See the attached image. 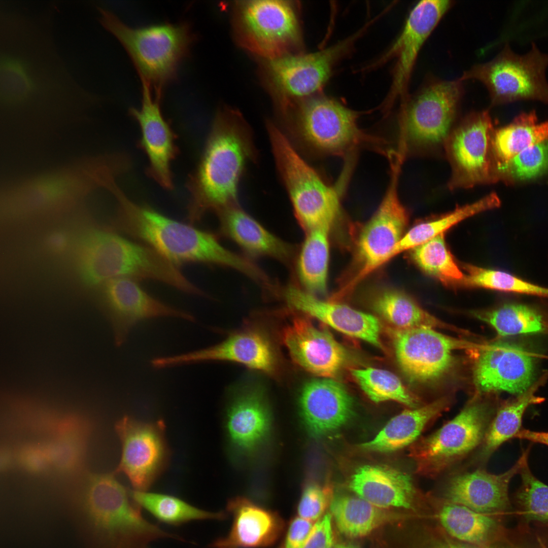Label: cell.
Instances as JSON below:
<instances>
[{
  "instance_id": "48",
  "label": "cell",
  "mask_w": 548,
  "mask_h": 548,
  "mask_svg": "<svg viewBox=\"0 0 548 548\" xmlns=\"http://www.w3.org/2000/svg\"><path fill=\"white\" fill-rule=\"evenodd\" d=\"M326 513L313 525L302 548H330L333 542L332 516Z\"/></svg>"
},
{
  "instance_id": "30",
  "label": "cell",
  "mask_w": 548,
  "mask_h": 548,
  "mask_svg": "<svg viewBox=\"0 0 548 548\" xmlns=\"http://www.w3.org/2000/svg\"><path fill=\"white\" fill-rule=\"evenodd\" d=\"M270 427L269 409L260 389L248 390L235 398L229 409L227 427L236 447L251 452L266 437Z\"/></svg>"
},
{
  "instance_id": "44",
  "label": "cell",
  "mask_w": 548,
  "mask_h": 548,
  "mask_svg": "<svg viewBox=\"0 0 548 548\" xmlns=\"http://www.w3.org/2000/svg\"><path fill=\"white\" fill-rule=\"evenodd\" d=\"M519 474L521 484L513 499L516 517L526 522L548 524V486L533 474L528 463Z\"/></svg>"
},
{
  "instance_id": "50",
  "label": "cell",
  "mask_w": 548,
  "mask_h": 548,
  "mask_svg": "<svg viewBox=\"0 0 548 548\" xmlns=\"http://www.w3.org/2000/svg\"><path fill=\"white\" fill-rule=\"evenodd\" d=\"M49 456L45 452L36 448H30L25 450L23 455L25 465L33 470H39L43 467Z\"/></svg>"
},
{
  "instance_id": "41",
  "label": "cell",
  "mask_w": 548,
  "mask_h": 548,
  "mask_svg": "<svg viewBox=\"0 0 548 548\" xmlns=\"http://www.w3.org/2000/svg\"><path fill=\"white\" fill-rule=\"evenodd\" d=\"M415 263L425 272L446 286H460L465 277L459 268L444 240V233L410 250Z\"/></svg>"
},
{
  "instance_id": "4",
  "label": "cell",
  "mask_w": 548,
  "mask_h": 548,
  "mask_svg": "<svg viewBox=\"0 0 548 548\" xmlns=\"http://www.w3.org/2000/svg\"><path fill=\"white\" fill-rule=\"evenodd\" d=\"M359 115L338 101L317 94L297 102L283 117L295 139L317 154L345 157L365 146L384 153L381 148L384 142L359 127Z\"/></svg>"
},
{
  "instance_id": "45",
  "label": "cell",
  "mask_w": 548,
  "mask_h": 548,
  "mask_svg": "<svg viewBox=\"0 0 548 548\" xmlns=\"http://www.w3.org/2000/svg\"><path fill=\"white\" fill-rule=\"evenodd\" d=\"M463 268L466 273L461 286L548 298L547 288L532 283L510 273L470 264H465Z\"/></svg>"
},
{
  "instance_id": "37",
  "label": "cell",
  "mask_w": 548,
  "mask_h": 548,
  "mask_svg": "<svg viewBox=\"0 0 548 548\" xmlns=\"http://www.w3.org/2000/svg\"><path fill=\"white\" fill-rule=\"evenodd\" d=\"M500 204L498 195L492 192L473 203L458 207L438 219L417 224L403 235L391 252L389 260L444 233L459 222L481 212L498 208Z\"/></svg>"
},
{
  "instance_id": "15",
  "label": "cell",
  "mask_w": 548,
  "mask_h": 548,
  "mask_svg": "<svg viewBox=\"0 0 548 548\" xmlns=\"http://www.w3.org/2000/svg\"><path fill=\"white\" fill-rule=\"evenodd\" d=\"M390 181L377 210L364 227L357 248L358 272L343 288L349 290L372 271L389 260L394 247L404 235L408 221V213L398 195L399 179L403 160L398 157L389 159Z\"/></svg>"
},
{
  "instance_id": "14",
  "label": "cell",
  "mask_w": 548,
  "mask_h": 548,
  "mask_svg": "<svg viewBox=\"0 0 548 548\" xmlns=\"http://www.w3.org/2000/svg\"><path fill=\"white\" fill-rule=\"evenodd\" d=\"M495 128L488 110L470 112L456 123L443 146L451 169L450 190L497 182L492 145Z\"/></svg>"
},
{
  "instance_id": "46",
  "label": "cell",
  "mask_w": 548,
  "mask_h": 548,
  "mask_svg": "<svg viewBox=\"0 0 548 548\" xmlns=\"http://www.w3.org/2000/svg\"><path fill=\"white\" fill-rule=\"evenodd\" d=\"M419 548H528L522 538L513 531L504 529L489 543L477 545L465 543L443 535H429Z\"/></svg>"
},
{
  "instance_id": "20",
  "label": "cell",
  "mask_w": 548,
  "mask_h": 548,
  "mask_svg": "<svg viewBox=\"0 0 548 548\" xmlns=\"http://www.w3.org/2000/svg\"><path fill=\"white\" fill-rule=\"evenodd\" d=\"M281 339L292 360L317 376H337L349 361L348 350L327 330L295 316L282 329Z\"/></svg>"
},
{
  "instance_id": "10",
  "label": "cell",
  "mask_w": 548,
  "mask_h": 548,
  "mask_svg": "<svg viewBox=\"0 0 548 548\" xmlns=\"http://www.w3.org/2000/svg\"><path fill=\"white\" fill-rule=\"evenodd\" d=\"M547 67L548 53L535 44L523 55L516 53L507 44L491 60L473 65L459 79L481 82L492 106L525 100L548 104Z\"/></svg>"
},
{
  "instance_id": "40",
  "label": "cell",
  "mask_w": 548,
  "mask_h": 548,
  "mask_svg": "<svg viewBox=\"0 0 548 548\" xmlns=\"http://www.w3.org/2000/svg\"><path fill=\"white\" fill-rule=\"evenodd\" d=\"M473 315L490 325L501 336L543 331L542 316L534 308L521 303H506L495 309L475 311Z\"/></svg>"
},
{
  "instance_id": "25",
  "label": "cell",
  "mask_w": 548,
  "mask_h": 548,
  "mask_svg": "<svg viewBox=\"0 0 548 548\" xmlns=\"http://www.w3.org/2000/svg\"><path fill=\"white\" fill-rule=\"evenodd\" d=\"M282 294L290 309L316 318L348 336L382 348L381 324L374 316L344 304L322 300L293 285L285 287Z\"/></svg>"
},
{
  "instance_id": "3",
  "label": "cell",
  "mask_w": 548,
  "mask_h": 548,
  "mask_svg": "<svg viewBox=\"0 0 548 548\" xmlns=\"http://www.w3.org/2000/svg\"><path fill=\"white\" fill-rule=\"evenodd\" d=\"M81 276L97 284L117 278L153 280L181 291L189 280L175 265L150 247L127 236L95 230L82 239L79 253Z\"/></svg>"
},
{
  "instance_id": "21",
  "label": "cell",
  "mask_w": 548,
  "mask_h": 548,
  "mask_svg": "<svg viewBox=\"0 0 548 548\" xmlns=\"http://www.w3.org/2000/svg\"><path fill=\"white\" fill-rule=\"evenodd\" d=\"M104 297L119 345L126 341L135 326L146 320L169 317L195 322L191 313L158 299L133 279L117 278L105 282Z\"/></svg>"
},
{
  "instance_id": "6",
  "label": "cell",
  "mask_w": 548,
  "mask_h": 548,
  "mask_svg": "<svg viewBox=\"0 0 548 548\" xmlns=\"http://www.w3.org/2000/svg\"><path fill=\"white\" fill-rule=\"evenodd\" d=\"M100 20L124 46L141 80L160 97L162 89L174 78L180 62L194 39L189 24L164 23L131 27L109 11L99 8Z\"/></svg>"
},
{
  "instance_id": "27",
  "label": "cell",
  "mask_w": 548,
  "mask_h": 548,
  "mask_svg": "<svg viewBox=\"0 0 548 548\" xmlns=\"http://www.w3.org/2000/svg\"><path fill=\"white\" fill-rule=\"evenodd\" d=\"M228 510L233 516L230 531L215 541L213 548H256L271 545L282 535L284 522L276 512L245 497L231 500Z\"/></svg>"
},
{
  "instance_id": "11",
  "label": "cell",
  "mask_w": 548,
  "mask_h": 548,
  "mask_svg": "<svg viewBox=\"0 0 548 548\" xmlns=\"http://www.w3.org/2000/svg\"><path fill=\"white\" fill-rule=\"evenodd\" d=\"M296 5L287 1L256 0L236 4L233 27L244 48L264 60L296 54L301 40Z\"/></svg>"
},
{
  "instance_id": "17",
  "label": "cell",
  "mask_w": 548,
  "mask_h": 548,
  "mask_svg": "<svg viewBox=\"0 0 548 548\" xmlns=\"http://www.w3.org/2000/svg\"><path fill=\"white\" fill-rule=\"evenodd\" d=\"M165 426L162 420L145 422L128 416L116 425L122 448L116 472L125 475L134 490L147 491L167 466Z\"/></svg>"
},
{
  "instance_id": "12",
  "label": "cell",
  "mask_w": 548,
  "mask_h": 548,
  "mask_svg": "<svg viewBox=\"0 0 548 548\" xmlns=\"http://www.w3.org/2000/svg\"><path fill=\"white\" fill-rule=\"evenodd\" d=\"M360 33L316 52L264 60V79L282 116L297 102L317 94Z\"/></svg>"
},
{
  "instance_id": "2",
  "label": "cell",
  "mask_w": 548,
  "mask_h": 548,
  "mask_svg": "<svg viewBox=\"0 0 548 548\" xmlns=\"http://www.w3.org/2000/svg\"><path fill=\"white\" fill-rule=\"evenodd\" d=\"M115 194L121 231L175 265L200 263L229 267L246 276L253 272L254 265L250 260L224 248L212 233L139 204L121 189Z\"/></svg>"
},
{
  "instance_id": "5",
  "label": "cell",
  "mask_w": 548,
  "mask_h": 548,
  "mask_svg": "<svg viewBox=\"0 0 548 548\" xmlns=\"http://www.w3.org/2000/svg\"><path fill=\"white\" fill-rule=\"evenodd\" d=\"M87 517L102 548H149L162 538L183 540L146 520L141 506L113 475L92 476L85 498Z\"/></svg>"
},
{
  "instance_id": "32",
  "label": "cell",
  "mask_w": 548,
  "mask_h": 548,
  "mask_svg": "<svg viewBox=\"0 0 548 548\" xmlns=\"http://www.w3.org/2000/svg\"><path fill=\"white\" fill-rule=\"evenodd\" d=\"M438 517L450 536L460 541L477 545L489 543L503 526L501 517L481 513L449 502L442 506Z\"/></svg>"
},
{
  "instance_id": "7",
  "label": "cell",
  "mask_w": 548,
  "mask_h": 548,
  "mask_svg": "<svg viewBox=\"0 0 548 548\" xmlns=\"http://www.w3.org/2000/svg\"><path fill=\"white\" fill-rule=\"evenodd\" d=\"M4 30L0 60V94L6 104L70 93V83L37 38L22 30Z\"/></svg>"
},
{
  "instance_id": "22",
  "label": "cell",
  "mask_w": 548,
  "mask_h": 548,
  "mask_svg": "<svg viewBox=\"0 0 548 548\" xmlns=\"http://www.w3.org/2000/svg\"><path fill=\"white\" fill-rule=\"evenodd\" d=\"M478 351L473 380L479 392H506L519 396L531 388L535 366L527 351L507 343L485 344Z\"/></svg>"
},
{
  "instance_id": "43",
  "label": "cell",
  "mask_w": 548,
  "mask_h": 548,
  "mask_svg": "<svg viewBox=\"0 0 548 548\" xmlns=\"http://www.w3.org/2000/svg\"><path fill=\"white\" fill-rule=\"evenodd\" d=\"M548 172V141L528 147L495 169L498 182L507 185L537 179Z\"/></svg>"
},
{
  "instance_id": "23",
  "label": "cell",
  "mask_w": 548,
  "mask_h": 548,
  "mask_svg": "<svg viewBox=\"0 0 548 548\" xmlns=\"http://www.w3.org/2000/svg\"><path fill=\"white\" fill-rule=\"evenodd\" d=\"M530 449L523 451L515 465L504 473L496 474L478 469L453 476L444 487L443 497L447 502L481 513L504 516L511 509L509 483L528 463Z\"/></svg>"
},
{
  "instance_id": "42",
  "label": "cell",
  "mask_w": 548,
  "mask_h": 548,
  "mask_svg": "<svg viewBox=\"0 0 548 548\" xmlns=\"http://www.w3.org/2000/svg\"><path fill=\"white\" fill-rule=\"evenodd\" d=\"M351 373L362 390L374 402L394 400L410 408L420 406L419 399L389 371L369 367L353 369Z\"/></svg>"
},
{
  "instance_id": "16",
  "label": "cell",
  "mask_w": 548,
  "mask_h": 548,
  "mask_svg": "<svg viewBox=\"0 0 548 548\" xmlns=\"http://www.w3.org/2000/svg\"><path fill=\"white\" fill-rule=\"evenodd\" d=\"M396 358L407 379L428 384L442 378L453 364V352L478 351L485 344L448 336L430 328H394L392 331Z\"/></svg>"
},
{
  "instance_id": "29",
  "label": "cell",
  "mask_w": 548,
  "mask_h": 548,
  "mask_svg": "<svg viewBox=\"0 0 548 548\" xmlns=\"http://www.w3.org/2000/svg\"><path fill=\"white\" fill-rule=\"evenodd\" d=\"M223 233L248 253L268 256L289 264L293 248L265 229L241 209L238 204L216 212Z\"/></svg>"
},
{
  "instance_id": "8",
  "label": "cell",
  "mask_w": 548,
  "mask_h": 548,
  "mask_svg": "<svg viewBox=\"0 0 548 548\" xmlns=\"http://www.w3.org/2000/svg\"><path fill=\"white\" fill-rule=\"evenodd\" d=\"M459 78L429 77L414 93L401 102L399 151L422 153L443 148L456 124L464 94Z\"/></svg>"
},
{
  "instance_id": "34",
  "label": "cell",
  "mask_w": 548,
  "mask_h": 548,
  "mask_svg": "<svg viewBox=\"0 0 548 548\" xmlns=\"http://www.w3.org/2000/svg\"><path fill=\"white\" fill-rule=\"evenodd\" d=\"M373 310L394 328H440L456 331L462 330L436 318L422 308L404 293L394 289L383 290L371 301Z\"/></svg>"
},
{
  "instance_id": "49",
  "label": "cell",
  "mask_w": 548,
  "mask_h": 548,
  "mask_svg": "<svg viewBox=\"0 0 548 548\" xmlns=\"http://www.w3.org/2000/svg\"><path fill=\"white\" fill-rule=\"evenodd\" d=\"M313 525L311 521L300 517L292 519L286 534L284 548H302Z\"/></svg>"
},
{
  "instance_id": "39",
  "label": "cell",
  "mask_w": 548,
  "mask_h": 548,
  "mask_svg": "<svg viewBox=\"0 0 548 548\" xmlns=\"http://www.w3.org/2000/svg\"><path fill=\"white\" fill-rule=\"evenodd\" d=\"M132 499L159 521L180 525L194 520L223 519L221 512H212L198 508L179 498L167 494L129 490Z\"/></svg>"
},
{
  "instance_id": "47",
  "label": "cell",
  "mask_w": 548,
  "mask_h": 548,
  "mask_svg": "<svg viewBox=\"0 0 548 548\" xmlns=\"http://www.w3.org/2000/svg\"><path fill=\"white\" fill-rule=\"evenodd\" d=\"M330 498L329 490L315 484L307 485L298 503V515L310 521L319 519L327 507Z\"/></svg>"
},
{
  "instance_id": "13",
  "label": "cell",
  "mask_w": 548,
  "mask_h": 548,
  "mask_svg": "<svg viewBox=\"0 0 548 548\" xmlns=\"http://www.w3.org/2000/svg\"><path fill=\"white\" fill-rule=\"evenodd\" d=\"M493 417L487 404L470 402L455 418L415 444L411 456L417 472L434 477L462 459L483 442Z\"/></svg>"
},
{
  "instance_id": "18",
  "label": "cell",
  "mask_w": 548,
  "mask_h": 548,
  "mask_svg": "<svg viewBox=\"0 0 548 548\" xmlns=\"http://www.w3.org/2000/svg\"><path fill=\"white\" fill-rule=\"evenodd\" d=\"M452 1L427 0L412 9L398 37L379 60L394 59L392 80L385 105L390 107L409 94L408 87L419 53L440 20L454 5Z\"/></svg>"
},
{
  "instance_id": "26",
  "label": "cell",
  "mask_w": 548,
  "mask_h": 548,
  "mask_svg": "<svg viewBox=\"0 0 548 548\" xmlns=\"http://www.w3.org/2000/svg\"><path fill=\"white\" fill-rule=\"evenodd\" d=\"M299 404L305 425L316 437L340 428L353 413V400L347 390L329 378L307 383L301 390Z\"/></svg>"
},
{
  "instance_id": "33",
  "label": "cell",
  "mask_w": 548,
  "mask_h": 548,
  "mask_svg": "<svg viewBox=\"0 0 548 548\" xmlns=\"http://www.w3.org/2000/svg\"><path fill=\"white\" fill-rule=\"evenodd\" d=\"M548 141V120L538 122L535 111L523 112L508 124L495 128L492 137L494 168L533 145Z\"/></svg>"
},
{
  "instance_id": "52",
  "label": "cell",
  "mask_w": 548,
  "mask_h": 548,
  "mask_svg": "<svg viewBox=\"0 0 548 548\" xmlns=\"http://www.w3.org/2000/svg\"><path fill=\"white\" fill-rule=\"evenodd\" d=\"M52 239L53 245L56 247H59L58 243H59L60 246L61 247L64 241V238L60 235H55Z\"/></svg>"
},
{
  "instance_id": "31",
  "label": "cell",
  "mask_w": 548,
  "mask_h": 548,
  "mask_svg": "<svg viewBox=\"0 0 548 548\" xmlns=\"http://www.w3.org/2000/svg\"><path fill=\"white\" fill-rule=\"evenodd\" d=\"M450 401L442 397L425 405L405 410L392 418L371 440L362 443L363 450L391 452L414 442L426 427L441 414Z\"/></svg>"
},
{
  "instance_id": "53",
  "label": "cell",
  "mask_w": 548,
  "mask_h": 548,
  "mask_svg": "<svg viewBox=\"0 0 548 548\" xmlns=\"http://www.w3.org/2000/svg\"><path fill=\"white\" fill-rule=\"evenodd\" d=\"M337 548H357L352 545H340L337 546Z\"/></svg>"
},
{
  "instance_id": "38",
  "label": "cell",
  "mask_w": 548,
  "mask_h": 548,
  "mask_svg": "<svg viewBox=\"0 0 548 548\" xmlns=\"http://www.w3.org/2000/svg\"><path fill=\"white\" fill-rule=\"evenodd\" d=\"M531 388L515 399L503 404L493 416L482 442L480 457L487 460L503 443L514 438L522 428L523 417L531 405L544 400Z\"/></svg>"
},
{
  "instance_id": "51",
  "label": "cell",
  "mask_w": 548,
  "mask_h": 548,
  "mask_svg": "<svg viewBox=\"0 0 548 548\" xmlns=\"http://www.w3.org/2000/svg\"><path fill=\"white\" fill-rule=\"evenodd\" d=\"M514 438L527 440L548 446V431H535L522 428Z\"/></svg>"
},
{
  "instance_id": "19",
  "label": "cell",
  "mask_w": 548,
  "mask_h": 548,
  "mask_svg": "<svg viewBox=\"0 0 548 548\" xmlns=\"http://www.w3.org/2000/svg\"><path fill=\"white\" fill-rule=\"evenodd\" d=\"M213 361L238 363L276 379L281 374V362L276 349L264 333L255 329L239 331L207 348L155 358L151 364L161 369Z\"/></svg>"
},
{
  "instance_id": "24",
  "label": "cell",
  "mask_w": 548,
  "mask_h": 548,
  "mask_svg": "<svg viewBox=\"0 0 548 548\" xmlns=\"http://www.w3.org/2000/svg\"><path fill=\"white\" fill-rule=\"evenodd\" d=\"M142 82V99L139 109L131 108L130 115L141 131L140 145L147 155V174L163 188L174 187L171 164L178 153L176 135L163 117L160 97H154L151 87Z\"/></svg>"
},
{
  "instance_id": "36",
  "label": "cell",
  "mask_w": 548,
  "mask_h": 548,
  "mask_svg": "<svg viewBox=\"0 0 548 548\" xmlns=\"http://www.w3.org/2000/svg\"><path fill=\"white\" fill-rule=\"evenodd\" d=\"M330 508L338 530L351 537L365 536L395 517L359 497H335Z\"/></svg>"
},
{
  "instance_id": "1",
  "label": "cell",
  "mask_w": 548,
  "mask_h": 548,
  "mask_svg": "<svg viewBox=\"0 0 548 548\" xmlns=\"http://www.w3.org/2000/svg\"><path fill=\"white\" fill-rule=\"evenodd\" d=\"M255 154L251 131L242 115L233 109L220 110L198 165L187 181L190 223L208 211L237 204L240 179Z\"/></svg>"
},
{
  "instance_id": "9",
  "label": "cell",
  "mask_w": 548,
  "mask_h": 548,
  "mask_svg": "<svg viewBox=\"0 0 548 548\" xmlns=\"http://www.w3.org/2000/svg\"><path fill=\"white\" fill-rule=\"evenodd\" d=\"M266 128L278 172L301 227L308 232L332 225L341 210L337 188L326 182L302 158L277 126L268 122Z\"/></svg>"
},
{
  "instance_id": "35",
  "label": "cell",
  "mask_w": 548,
  "mask_h": 548,
  "mask_svg": "<svg viewBox=\"0 0 548 548\" xmlns=\"http://www.w3.org/2000/svg\"><path fill=\"white\" fill-rule=\"evenodd\" d=\"M332 225L326 224L307 232L296 265L298 279L305 291L323 295L327 292L329 244Z\"/></svg>"
},
{
  "instance_id": "28",
  "label": "cell",
  "mask_w": 548,
  "mask_h": 548,
  "mask_svg": "<svg viewBox=\"0 0 548 548\" xmlns=\"http://www.w3.org/2000/svg\"><path fill=\"white\" fill-rule=\"evenodd\" d=\"M350 489L378 507H415L418 493L410 476L390 467L365 465L352 477Z\"/></svg>"
}]
</instances>
